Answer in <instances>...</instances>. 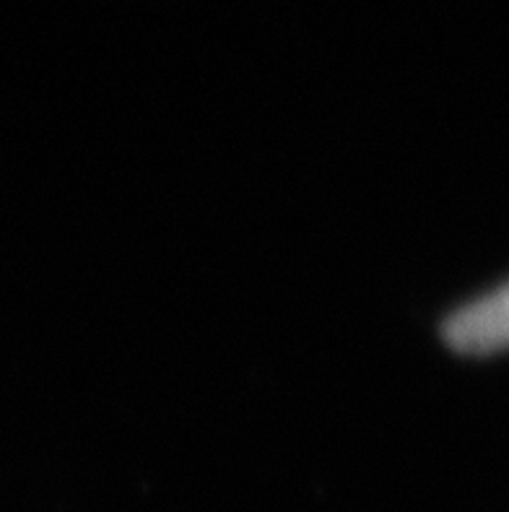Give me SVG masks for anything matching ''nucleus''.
<instances>
[{"instance_id":"obj_1","label":"nucleus","mask_w":509,"mask_h":512,"mask_svg":"<svg viewBox=\"0 0 509 512\" xmlns=\"http://www.w3.org/2000/svg\"><path fill=\"white\" fill-rule=\"evenodd\" d=\"M507 289L476 299L460 307L442 323V336L447 346L463 354H494L507 344Z\"/></svg>"}]
</instances>
